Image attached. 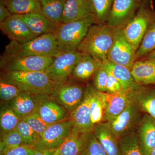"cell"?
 Instances as JSON below:
<instances>
[{
  "instance_id": "cell-26",
  "label": "cell",
  "mask_w": 155,
  "mask_h": 155,
  "mask_svg": "<svg viewBox=\"0 0 155 155\" xmlns=\"http://www.w3.org/2000/svg\"><path fill=\"white\" fill-rule=\"evenodd\" d=\"M87 133H81L74 128L62 144L56 149V155H80Z\"/></svg>"
},
{
  "instance_id": "cell-9",
  "label": "cell",
  "mask_w": 155,
  "mask_h": 155,
  "mask_svg": "<svg viewBox=\"0 0 155 155\" xmlns=\"http://www.w3.org/2000/svg\"><path fill=\"white\" fill-rule=\"evenodd\" d=\"M70 79L57 82L51 95L69 114L83 101L86 88L83 84Z\"/></svg>"
},
{
  "instance_id": "cell-1",
  "label": "cell",
  "mask_w": 155,
  "mask_h": 155,
  "mask_svg": "<svg viewBox=\"0 0 155 155\" xmlns=\"http://www.w3.org/2000/svg\"><path fill=\"white\" fill-rule=\"evenodd\" d=\"M1 79L16 85L21 91L37 95H52L57 84L45 72L2 71Z\"/></svg>"
},
{
  "instance_id": "cell-25",
  "label": "cell",
  "mask_w": 155,
  "mask_h": 155,
  "mask_svg": "<svg viewBox=\"0 0 155 155\" xmlns=\"http://www.w3.org/2000/svg\"><path fill=\"white\" fill-rule=\"evenodd\" d=\"M133 101L143 114L155 119V87L142 86L135 91Z\"/></svg>"
},
{
  "instance_id": "cell-19",
  "label": "cell",
  "mask_w": 155,
  "mask_h": 155,
  "mask_svg": "<svg viewBox=\"0 0 155 155\" xmlns=\"http://www.w3.org/2000/svg\"><path fill=\"white\" fill-rule=\"evenodd\" d=\"M139 140L144 155H150L155 147V119L144 114L137 129Z\"/></svg>"
},
{
  "instance_id": "cell-41",
  "label": "cell",
  "mask_w": 155,
  "mask_h": 155,
  "mask_svg": "<svg viewBox=\"0 0 155 155\" xmlns=\"http://www.w3.org/2000/svg\"><path fill=\"white\" fill-rule=\"evenodd\" d=\"M106 90L108 93L114 94L124 91L121 84L114 75L108 72Z\"/></svg>"
},
{
  "instance_id": "cell-23",
  "label": "cell",
  "mask_w": 155,
  "mask_h": 155,
  "mask_svg": "<svg viewBox=\"0 0 155 155\" xmlns=\"http://www.w3.org/2000/svg\"><path fill=\"white\" fill-rule=\"evenodd\" d=\"M102 65L101 61L90 55L82 53L80 61L72 71L70 78L80 81H87L93 77L95 72Z\"/></svg>"
},
{
  "instance_id": "cell-33",
  "label": "cell",
  "mask_w": 155,
  "mask_h": 155,
  "mask_svg": "<svg viewBox=\"0 0 155 155\" xmlns=\"http://www.w3.org/2000/svg\"><path fill=\"white\" fill-rule=\"evenodd\" d=\"M20 120L9 106L3 107L0 114V126L3 134L16 129Z\"/></svg>"
},
{
  "instance_id": "cell-21",
  "label": "cell",
  "mask_w": 155,
  "mask_h": 155,
  "mask_svg": "<svg viewBox=\"0 0 155 155\" xmlns=\"http://www.w3.org/2000/svg\"><path fill=\"white\" fill-rule=\"evenodd\" d=\"M134 80L142 86L155 85V61L143 58L137 60L130 69Z\"/></svg>"
},
{
  "instance_id": "cell-5",
  "label": "cell",
  "mask_w": 155,
  "mask_h": 155,
  "mask_svg": "<svg viewBox=\"0 0 155 155\" xmlns=\"http://www.w3.org/2000/svg\"><path fill=\"white\" fill-rule=\"evenodd\" d=\"M94 24H96L95 20L90 15L59 25L54 35L61 54L77 50L89 29Z\"/></svg>"
},
{
  "instance_id": "cell-34",
  "label": "cell",
  "mask_w": 155,
  "mask_h": 155,
  "mask_svg": "<svg viewBox=\"0 0 155 155\" xmlns=\"http://www.w3.org/2000/svg\"><path fill=\"white\" fill-rule=\"evenodd\" d=\"M24 144L23 139L17 129L11 130L1 137L0 142V154L7 152L12 149Z\"/></svg>"
},
{
  "instance_id": "cell-4",
  "label": "cell",
  "mask_w": 155,
  "mask_h": 155,
  "mask_svg": "<svg viewBox=\"0 0 155 155\" xmlns=\"http://www.w3.org/2000/svg\"><path fill=\"white\" fill-rule=\"evenodd\" d=\"M61 54L54 35L50 33L25 43L11 41L6 45L2 55L9 57L42 56L54 58Z\"/></svg>"
},
{
  "instance_id": "cell-44",
  "label": "cell",
  "mask_w": 155,
  "mask_h": 155,
  "mask_svg": "<svg viewBox=\"0 0 155 155\" xmlns=\"http://www.w3.org/2000/svg\"><path fill=\"white\" fill-rule=\"evenodd\" d=\"M143 58L152 59V60H155V50Z\"/></svg>"
},
{
  "instance_id": "cell-2",
  "label": "cell",
  "mask_w": 155,
  "mask_h": 155,
  "mask_svg": "<svg viewBox=\"0 0 155 155\" xmlns=\"http://www.w3.org/2000/svg\"><path fill=\"white\" fill-rule=\"evenodd\" d=\"M114 28L107 24H94L77 48L83 54L90 55L102 62L107 60L113 45Z\"/></svg>"
},
{
  "instance_id": "cell-30",
  "label": "cell",
  "mask_w": 155,
  "mask_h": 155,
  "mask_svg": "<svg viewBox=\"0 0 155 155\" xmlns=\"http://www.w3.org/2000/svg\"><path fill=\"white\" fill-rule=\"evenodd\" d=\"M120 155H144L139 140L137 129L119 138Z\"/></svg>"
},
{
  "instance_id": "cell-18",
  "label": "cell",
  "mask_w": 155,
  "mask_h": 155,
  "mask_svg": "<svg viewBox=\"0 0 155 155\" xmlns=\"http://www.w3.org/2000/svg\"><path fill=\"white\" fill-rule=\"evenodd\" d=\"M69 114L75 130L82 133L93 131L94 125L92 122L91 118L89 97L86 88L83 101Z\"/></svg>"
},
{
  "instance_id": "cell-38",
  "label": "cell",
  "mask_w": 155,
  "mask_h": 155,
  "mask_svg": "<svg viewBox=\"0 0 155 155\" xmlns=\"http://www.w3.org/2000/svg\"><path fill=\"white\" fill-rule=\"evenodd\" d=\"M23 119L39 137L49 125L43 120L36 111L26 116Z\"/></svg>"
},
{
  "instance_id": "cell-10",
  "label": "cell",
  "mask_w": 155,
  "mask_h": 155,
  "mask_svg": "<svg viewBox=\"0 0 155 155\" xmlns=\"http://www.w3.org/2000/svg\"><path fill=\"white\" fill-rule=\"evenodd\" d=\"M82 54L77 50L61 53L53 58L52 62L45 70V73L56 82L66 81L70 78Z\"/></svg>"
},
{
  "instance_id": "cell-37",
  "label": "cell",
  "mask_w": 155,
  "mask_h": 155,
  "mask_svg": "<svg viewBox=\"0 0 155 155\" xmlns=\"http://www.w3.org/2000/svg\"><path fill=\"white\" fill-rule=\"evenodd\" d=\"M21 91L16 85L0 80V96L4 101L10 102L21 93Z\"/></svg>"
},
{
  "instance_id": "cell-39",
  "label": "cell",
  "mask_w": 155,
  "mask_h": 155,
  "mask_svg": "<svg viewBox=\"0 0 155 155\" xmlns=\"http://www.w3.org/2000/svg\"><path fill=\"white\" fill-rule=\"evenodd\" d=\"M108 72L101 67L95 72L93 76V85L98 91L107 92L106 83L107 79Z\"/></svg>"
},
{
  "instance_id": "cell-15",
  "label": "cell",
  "mask_w": 155,
  "mask_h": 155,
  "mask_svg": "<svg viewBox=\"0 0 155 155\" xmlns=\"http://www.w3.org/2000/svg\"><path fill=\"white\" fill-rule=\"evenodd\" d=\"M35 111L48 125L67 119L69 113L51 95L41 96Z\"/></svg>"
},
{
  "instance_id": "cell-36",
  "label": "cell",
  "mask_w": 155,
  "mask_h": 155,
  "mask_svg": "<svg viewBox=\"0 0 155 155\" xmlns=\"http://www.w3.org/2000/svg\"><path fill=\"white\" fill-rule=\"evenodd\" d=\"M16 129L21 135L24 144L32 146L39 137L23 119L19 121Z\"/></svg>"
},
{
  "instance_id": "cell-20",
  "label": "cell",
  "mask_w": 155,
  "mask_h": 155,
  "mask_svg": "<svg viewBox=\"0 0 155 155\" xmlns=\"http://www.w3.org/2000/svg\"><path fill=\"white\" fill-rule=\"evenodd\" d=\"M37 36L47 34H54L59 25L56 24L42 13H32L18 15Z\"/></svg>"
},
{
  "instance_id": "cell-11",
  "label": "cell",
  "mask_w": 155,
  "mask_h": 155,
  "mask_svg": "<svg viewBox=\"0 0 155 155\" xmlns=\"http://www.w3.org/2000/svg\"><path fill=\"white\" fill-rule=\"evenodd\" d=\"M107 60L130 69L138 60L136 52L123 36L119 27L114 28V42L108 54Z\"/></svg>"
},
{
  "instance_id": "cell-31",
  "label": "cell",
  "mask_w": 155,
  "mask_h": 155,
  "mask_svg": "<svg viewBox=\"0 0 155 155\" xmlns=\"http://www.w3.org/2000/svg\"><path fill=\"white\" fill-rule=\"evenodd\" d=\"M114 0H89L91 15L96 24L107 23Z\"/></svg>"
},
{
  "instance_id": "cell-40",
  "label": "cell",
  "mask_w": 155,
  "mask_h": 155,
  "mask_svg": "<svg viewBox=\"0 0 155 155\" xmlns=\"http://www.w3.org/2000/svg\"><path fill=\"white\" fill-rule=\"evenodd\" d=\"M38 151L32 146L23 144L0 155H32Z\"/></svg>"
},
{
  "instance_id": "cell-3",
  "label": "cell",
  "mask_w": 155,
  "mask_h": 155,
  "mask_svg": "<svg viewBox=\"0 0 155 155\" xmlns=\"http://www.w3.org/2000/svg\"><path fill=\"white\" fill-rule=\"evenodd\" d=\"M155 20L151 0H143L135 15L119 27L127 42L136 52L148 28Z\"/></svg>"
},
{
  "instance_id": "cell-24",
  "label": "cell",
  "mask_w": 155,
  "mask_h": 155,
  "mask_svg": "<svg viewBox=\"0 0 155 155\" xmlns=\"http://www.w3.org/2000/svg\"><path fill=\"white\" fill-rule=\"evenodd\" d=\"M91 15L89 0H66L62 23H67Z\"/></svg>"
},
{
  "instance_id": "cell-14",
  "label": "cell",
  "mask_w": 155,
  "mask_h": 155,
  "mask_svg": "<svg viewBox=\"0 0 155 155\" xmlns=\"http://www.w3.org/2000/svg\"><path fill=\"white\" fill-rule=\"evenodd\" d=\"M135 91H124L114 94L98 91L104 105V120L107 117H114L119 115L133 101Z\"/></svg>"
},
{
  "instance_id": "cell-28",
  "label": "cell",
  "mask_w": 155,
  "mask_h": 155,
  "mask_svg": "<svg viewBox=\"0 0 155 155\" xmlns=\"http://www.w3.org/2000/svg\"><path fill=\"white\" fill-rule=\"evenodd\" d=\"M88 93L90 113L92 122L95 125L104 121V110L99 93L93 84H88L86 86Z\"/></svg>"
},
{
  "instance_id": "cell-13",
  "label": "cell",
  "mask_w": 155,
  "mask_h": 155,
  "mask_svg": "<svg viewBox=\"0 0 155 155\" xmlns=\"http://www.w3.org/2000/svg\"><path fill=\"white\" fill-rule=\"evenodd\" d=\"M0 28L11 41L25 43L37 37L18 15H13L0 23Z\"/></svg>"
},
{
  "instance_id": "cell-42",
  "label": "cell",
  "mask_w": 155,
  "mask_h": 155,
  "mask_svg": "<svg viewBox=\"0 0 155 155\" xmlns=\"http://www.w3.org/2000/svg\"><path fill=\"white\" fill-rule=\"evenodd\" d=\"M12 15L8 9L0 1V23L5 21Z\"/></svg>"
},
{
  "instance_id": "cell-16",
  "label": "cell",
  "mask_w": 155,
  "mask_h": 155,
  "mask_svg": "<svg viewBox=\"0 0 155 155\" xmlns=\"http://www.w3.org/2000/svg\"><path fill=\"white\" fill-rule=\"evenodd\" d=\"M93 132L107 155H120L119 138L107 122L94 125Z\"/></svg>"
},
{
  "instance_id": "cell-45",
  "label": "cell",
  "mask_w": 155,
  "mask_h": 155,
  "mask_svg": "<svg viewBox=\"0 0 155 155\" xmlns=\"http://www.w3.org/2000/svg\"><path fill=\"white\" fill-rule=\"evenodd\" d=\"M150 155H155V147L152 150Z\"/></svg>"
},
{
  "instance_id": "cell-6",
  "label": "cell",
  "mask_w": 155,
  "mask_h": 155,
  "mask_svg": "<svg viewBox=\"0 0 155 155\" xmlns=\"http://www.w3.org/2000/svg\"><path fill=\"white\" fill-rule=\"evenodd\" d=\"M53 58L48 56L9 57L2 55L0 66L2 71L45 72L52 62Z\"/></svg>"
},
{
  "instance_id": "cell-43",
  "label": "cell",
  "mask_w": 155,
  "mask_h": 155,
  "mask_svg": "<svg viewBox=\"0 0 155 155\" xmlns=\"http://www.w3.org/2000/svg\"><path fill=\"white\" fill-rule=\"evenodd\" d=\"M32 155H56L55 149L39 151Z\"/></svg>"
},
{
  "instance_id": "cell-22",
  "label": "cell",
  "mask_w": 155,
  "mask_h": 155,
  "mask_svg": "<svg viewBox=\"0 0 155 155\" xmlns=\"http://www.w3.org/2000/svg\"><path fill=\"white\" fill-rule=\"evenodd\" d=\"M41 96L21 91L9 102V106L22 119L36 110Z\"/></svg>"
},
{
  "instance_id": "cell-32",
  "label": "cell",
  "mask_w": 155,
  "mask_h": 155,
  "mask_svg": "<svg viewBox=\"0 0 155 155\" xmlns=\"http://www.w3.org/2000/svg\"><path fill=\"white\" fill-rule=\"evenodd\" d=\"M155 50V20L150 25L138 49L136 51L137 59L143 58Z\"/></svg>"
},
{
  "instance_id": "cell-8",
  "label": "cell",
  "mask_w": 155,
  "mask_h": 155,
  "mask_svg": "<svg viewBox=\"0 0 155 155\" xmlns=\"http://www.w3.org/2000/svg\"><path fill=\"white\" fill-rule=\"evenodd\" d=\"M143 114L133 100L119 115L107 117L103 122H108L114 133L120 138L137 129L144 115Z\"/></svg>"
},
{
  "instance_id": "cell-7",
  "label": "cell",
  "mask_w": 155,
  "mask_h": 155,
  "mask_svg": "<svg viewBox=\"0 0 155 155\" xmlns=\"http://www.w3.org/2000/svg\"><path fill=\"white\" fill-rule=\"evenodd\" d=\"M70 118L50 124L32 146L39 151L56 149L74 129Z\"/></svg>"
},
{
  "instance_id": "cell-12",
  "label": "cell",
  "mask_w": 155,
  "mask_h": 155,
  "mask_svg": "<svg viewBox=\"0 0 155 155\" xmlns=\"http://www.w3.org/2000/svg\"><path fill=\"white\" fill-rule=\"evenodd\" d=\"M142 1L114 0L107 24L114 28L124 25L135 15Z\"/></svg>"
},
{
  "instance_id": "cell-27",
  "label": "cell",
  "mask_w": 155,
  "mask_h": 155,
  "mask_svg": "<svg viewBox=\"0 0 155 155\" xmlns=\"http://www.w3.org/2000/svg\"><path fill=\"white\" fill-rule=\"evenodd\" d=\"M12 15L41 13L38 0H0Z\"/></svg>"
},
{
  "instance_id": "cell-35",
  "label": "cell",
  "mask_w": 155,
  "mask_h": 155,
  "mask_svg": "<svg viewBox=\"0 0 155 155\" xmlns=\"http://www.w3.org/2000/svg\"><path fill=\"white\" fill-rule=\"evenodd\" d=\"M80 155H107L93 131L87 133L83 149Z\"/></svg>"
},
{
  "instance_id": "cell-17",
  "label": "cell",
  "mask_w": 155,
  "mask_h": 155,
  "mask_svg": "<svg viewBox=\"0 0 155 155\" xmlns=\"http://www.w3.org/2000/svg\"><path fill=\"white\" fill-rule=\"evenodd\" d=\"M101 67L119 81L125 91H135L142 86L134 80L130 69L125 66L107 60L103 62Z\"/></svg>"
},
{
  "instance_id": "cell-29",
  "label": "cell",
  "mask_w": 155,
  "mask_h": 155,
  "mask_svg": "<svg viewBox=\"0 0 155 155\" xmlns=\"http://www.w3.org/2000/svg\"><path fill=\"white\" fill-rule=\"evenodd\" d=\"M41 13L53 22L62 23L63 12L66 0H38Z\"/></svg>"
}]
</instances>
